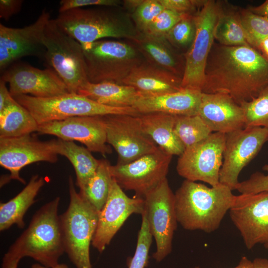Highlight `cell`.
<instances>
[{
    "mask_svg": "<svg viewBox=\"0 0 268 268\" xmlns=\"http://www.w3.org/2000/svg\"><path fill=\"white\" fill-rule=\"evenodd\" d=\"M268 86V59L250 45L213 44L201 92L223 93L237 103L251 100Z\"/></svg>",
    "mask_w": 268,
    "mask_h": 268,
    "instance_id": "1",
    "label": "cell"
},
{
    "mask_svg": "<svg viewBox=\"0 0 268 268\" xmlns=\"http://www.w3.org/2000/svg\"><path fill=\"white\" fill-rule=\"evenodd\" d=\"M232 191L220 183L209 188L185 180L174 194L178 223L187 230L215 231L234 201Z\"/></svg>",
    "mask_w": 268,
    "mask_h": 268,
    "instance_id": "2",
    "label": "cell"
},
{
    "mask_svg": "<svg viewBox=\"0 0 268 268\" xmlns=\"http://www.w3.org/2000/svg\"><path fill=\"white\" fill-rule=\"evenodd\" d=\"M60 201L57 197L37 210L4 256L20 260L29 257L49 268L59 264L65 253L58 213Z\"/></svg>",
    "mask_w": 268,
    "mask_h": 268,
    "instance_id": "3",
    "label": "cell"
},
{
    "mask_svg": "<svg viewBox=\"0 0 268 268\" xmlns=\"http://www.w3.org/2000/svg\"><path fill=\"white\" fill-rule=\"evenodd\" d=\"M69 202L60 215L65 252L76 268H92L90 246L97 226L98 212L75 189L68 177Z\"/></svg>",
    "mask_w": 268,
    "mask_h": 268,
    "instance_id": "4",
    "label": "cell"
},
{
    "mask_svg": "<svg viewBox=\"0 0 268 268\" xmlns=\"http://www.w3.org/2000/svg\"><path fill=\"white\" fill-rule=\"evenodd\" d=\"M116 6L78 8L59 13L57 24L81 45L104 38L134 39L138 35L127 20L122 19Z\"/></svg>",
    "mask_w": 268,
    "mask_h": 268,
    "instance_id": "5",
    "label": "cell"
},
{
    "mask_svg": "<svg viewBox=\"0 0 268 268\" xmlns=\"http://www.w3.org/2000/svg\"><path fill=\"white\" fill-rule=\"evenodd\" d=\"M31 114L38 124L77 116H104L139 114L133 107H116L99 104L78 93L40 98L30 95L13 97Z\"/></svg>",
    "mask_w": 268,
    "mask_h": 268,
    "instance_id": "6",
    "label": "cell"
},
{
    "mask_svg": "<svg viewBox=\"0 0 268 268\" xmlns=\"http://www.w3.org/2000/svg\"><path fill=\"white\" fill-rule=\"evenodd\" d=\"M44 60L67 85L69 93H77L87 81L81 44L51 19L44 30Z\"/></svg>",
    "mask_w": 268,
    "mask_h": 268,
    "instance_id": "7",
    "label": "cell"
},
{
    "mask_svg": "<svg viewBox=\"0 0 268 268\" xmlns=\"http://www.w3.org/2000/svg\"><path fill=\"white\" fill-rule=\"evenodd\" d=\"M88 80L120 84L142 62L135 49L125 43L98 40L81 45Z\"/></svg>",
    "mask_w": 268,
    "mask_h": 268,
    "instance_id": "8",
    "label": "cell"
},
{
    "mask_svg": "<svg viewBox=\"0 0 268 268\" xmlns=\"http://www.w3.org/2000/svg\"><path fill=\"white\" fill-rule=\"evenodd\" d=\"M219 10L220 4L217 2L205 0L193 16L195 35L185 56L181 84L183 88L202 90L207 60L214 44V30Z\"/></svg>",
    "mask_w": 268,
    "mask_h": 268,
    "instance_id": "9",
    "label": "cell"
},
{
    "mask_svg": "<svg viewBox=\"0 0 268 268\" xmlns=\"http://www.w3.org/2000/svg\"><path fill=\"white\" fill-rule=\"evenodd\" d=\"M144 212L156 249L153 258L162 261L172 251L173 235L177 226L175 194L164 179L144 197Z\"/></svg>",
    "mask_w": 268,
    "mask_h": 268,
    "instance_id": "10",
    "label": "cell"
},
{
    "mask_svg": "<svg viewBox=\"0 0 268 268\" xmlns=\"http://www.w3.org/2000/svg\"><path fill=\"white\" fill-rule=\"evenodd\" d=\"M226 135L212 133L201 141L185 149L178 159V174L189 181L218 185L223 163Z\"/></svg>",
    "mask_w": 268,
    "mask_h": 268,
    "instance_id": "11",
    "label": "cell"
},
{
    "mask_svg": "<svg viewBox=\"0 0 268 268\" xmlns=\"http://www.w3.org/2000/svg\"><path fill=\"white\" fill-rule=\"evenodd\" d=\"M172 155L160 147L125 164L110 165L112 177L125 190L142 198L157 187L168 172Z\"/></svg>",
    "mask_w": 268,
    "mask_h": 268,
    "instance_id": "12",
    "label": "cell"
},
{
    "mask_svg": "<svg viewBox=\"0 0 268 268\" xmlns=\"http://www.w3.org/2000/svg\"><path fill=\"white\" fill-rule=\"evenodd\" d=\"M31 134L0 138V165L10 172L0 182L1 186L11 180L24 184L19 172L29 164L40 161L54 163L58 161L57 139L42 141Z\"/></svg>",
    "mask_w": 268,
    "mask_h": 268,
    "instance_id": "13",
    "label": "cell"
},
{
    "mask_svg": "<svg viewBox=\"0 0 268 268\" xmlns=\"http://www.w3.org/2000/svg\"><path fill=\"white\" fill-rule=\"evenodd\" d=\"M219 183L235 190L242 169L268 141V130L263 127L245 128L225 134Z\"/></svg>",
    "mask_w": 268,
    "mask_h": 268,
    "instance_id": "14",
    "label": "cell"
},
{
    "mask_svg": "<svg viewBox=\"0 0 268 268\" xmlns=\"http://www.w3.org/2000/svg\"><path fill=\"white\" fill-rule=\"evenodd\" d=\"M137 116H102L107 142L114 147L118 154L117 164L131 162L155 151L158 147L143 131Z\"/></svg>",
    "mask_w": 268,
    "mask_h": 268,
    "instance_id": "15",
    "label": "cell"
},
{
    "mask_svg": "<svg viewBox=\"0 0 268 268\" xmlns=\"http://www.w3.org/2000/svg\"><path fill=\"white\" fill-rule=\"evenodd\" d=\"M50 14L44 9L33 23L22 28L0 24V70L2 73L19 59L27 56L45 58L43 37Z\"/></svg>",
    "mask_w": 268,
    "mask_h": 268,
    "instance_id": "16",
    "label": "cell"
},
{
    "mask_svg": "<svg viewBox=\"0 0 268 268\" xmlns=\"http://www.w3.org/2000/svg\"><path fill=\"white\" fill-rule=\"evenodd\" d=\"M144 209L143 198L137 196L129 197L112 177L108 199L98 212L92 246L102 253L128 218L134 213L142 215Z\"/></svg>",
    "mask_w": 268,
    "mask_h": 268,
    "instance_id": "17",
    "label": "cell"
},
{
    "mask_svg": "<svg viewBox=\"0 0 268 268\" xmlns=\"http://www.w3.org/2000/svg\"><path fill=\"white\" fill-rule=\"evenodd\" d=\"M229 211L248 249L268 243V192L236 196Z\"/></svg>",
    "mask_w": 268,
    "mask_h": 268,
    "instance_id": "18",
    "label": "cell"
},
{
    "mask_svg": "<svg viewBox=\"0 0 268 268\" xmlns=\"http://www.w3.org/2000/svg\"><path fill=\"white\" fill-rule=\"evenodd\" d=\"M0 79L8 83L12 97L29 94L48 98L69 93L64 81L51 67L41 69L26 63H14L1 73Z\"/></svg>",
    "mask_w": 268,
    "mask_h": 268,
    "instance_id": "19",
    "label": "cell"
},
{
    "mask_svg": "<svg viewBox=\"0 0 268 268\" xmlns=\"http://www.w3.org/2000/svg\"><path fill=\"white\" fill-rule=\"evenodd\" d=\"M39 134H49L67 141H77L91 152L103 156L112 152L107 143L106 133L102 116H77L39 125Z\"/></svg>",
    "mask_w": 268,
    "mask_h": 268,
    "instance_id": "20",
    "label": "cell"
},
{
    "mask_svg": "<svg viewBox=\"0 0 268 268\" xmlns=\"http://www.w3.org/2000/svg\"><path fill=\"white\" fill-rule=\"evenodd\" d=\"M198 115L212 133L226 134L245 128L242 108L225 94L202 92Z\"/></svg>",
    "mask_w": 268,
    "mask_h": 268,
    "instance_id": "21",
    "label": "cell"
},
{
    "mask_svg": "<svg viewBox=\"0 0 268 268\" xmlns=\"http://www.w3.org/2000/svg\"><path fill=\"white\" fill-rule=\"evenodd\" d=\"M202 92L182 88L173 93L157 96L140 94L133 107L139 114L163 113L176 116L198 114Z\"/></svg>",
    "mask_w": 268,
    "mask_h": 268,
    "instance_id": "22",
    "label": "cell"
},
{
    "mask_svg": "<svg viewBox=\"0 0 268 268\" xmlns=\"http://www.w3.org/2000/svg\"><path fill=\"white\" fill-rule=\"evenodd\" d=\"M182 77L150 63H142L120 84L131 86L141 95L157 96L181 90Z\"/></svg>",
    "mask_w": 268,
    "mask_h": 268,
    "instance_id": "23",
    "label": "cell"
},
{
    "mask_svg": "<svg viewBox=\"0 0 268 268\" xmlns=\"http://www.w3.org/2000/svg\"><path fill=\"white\" fill-rule=\"evenodd\" d=\"M137 117L143 131L158 147L172 156L183 153L185 148L174 130L176 115L150 113Z\"/></svg>",
    "mask_w": 268,
    "mask_h": 268,
    "instance_id": "24",
    "label": "cell"
},
{
    "mask_svg": "<svg viewBox=\"0 0 268 268\" xmlns=\"http://www.w3.org/2000/svg\"><path fill=\"white\" fill-rule=\"evenodd\" d=\"M44 177L33 175L28 183L16 196L6 202L0 203V231L8 229L13 224L23 228V218L30 207L35 202V198L45 185Z\"/></svg>",
    "mask_w": 268,
    "mask_h": 268,
    "instance_id": "25",
    "label": "cell"
},
{
    "mask_svg": "<svg viewBox=\"0 0 268 268\" xmlns=\"http://www.w3.org/2000/svg\"><path fill=\"white\" fill-rule=\"evenodd\" d=\"M77 93L104 105L116 107H133L140 94L133 87L113 82L87 81Z\"/></svg>",
    "mask_w": 268,
    "mask_h": 268,
    "instance_id": "26",
    "label": "cell"
},
{
    "mask_svg": "<svg viewBox=\"0 0 268 268\" xmlns=\"http://www.w3.org/2000/svg\"><path fill=\"white\" fill-rule=\"evenodd\" d=\"M58 155L67 157L75 172L76 185L80 192L96 172L100 160L96 159L87 148L76 144L74 141L57 139Z\"/></svg>",
    "mask_w": 268,
    "mask_h": 268,
    "instance_id": "27",
    "label": "cell"
},
{
    "mask_svg": "<svg viewBox=\"0 0 268 268\" xmlns=\"http://www.w3.org/2000/svg\"><path fill=\"white\" fill-rule=\"evenodd\" d=\"M39 125L29 111L14 99L0 113V138L20 136L37 132Z\"/></svg>",
    "mask_w": 268,
    "mask_h": 268,
    "instance_id": "28",
    "label": "cell"
},
{
    "mask_svg": "<svg viewBox=\"0 0 268 268\" xmlns=\"http://www.w3.org/2000/svg\"><path fill=\"white\" fill-rule=\"evenodd\" d=\"M165 40L143 34L137 35L133 41L141 53L151 61L150 64L178 75L180 70L179 61L165 44Z\"/></svg>",
    "mask_w": 268,
    "mask_h": 268,
    "instance_id": "29",
    "label": "cell"
},
{
    "mask_svg": "<svg viewBox=\"0 0 268 268\" xmlns=\"http://www.w3.org/2000/svg\"><path fill=\"white\" fill-rule=\"evenodd\" d=\"M214 39L227 46L250 45L241 24L239 12L220 10L214 30Z\"/></svg>",
    "mask_w": 268,
    "mask_h": 268,
    "instance_id": "30",
    "label": "cell"
},
{
    "mask_svg": "<svg viewBox=\"0 0 268 268\" xmlns=\"http://www.w3.org/2000/svg\"><path fill=\"white\" fill-rule=\"evenodd\" d=\"M110 165L108 160H100L96 172L83 191L79 192L98 212L103 207L109 195L112 180Z\"/></svg>",
    "mask_w": 268,
    "mask_h": 268,
    "instance_id": "31",
    "label": "cell"
},
{
    "mask_svg": "<svg viewBox=\"0 0 268 268\" xmlns=\"http://www.w3.org/2000/svg\"><path fill=\"white\" fill-rule=\"evenodd\" d=\"M174 130L185 148L201 141L212 133L199 115L176 116Z\"/></svg>",
    "mask_w": 268,
    "mask_h": 268,
    "instance_id": "32",
    "label": "cell"
},
{
    "mask_svg": "<svg viewBox=\"0 0 268 268\" xmlns=\"http://www.w3.org/2000/svg\"><path fill=\"white\" fill-rule=\"evenodd\" d=\"M240 105L244 113L245 128L263 127L268 130V86L257 97Z\"/></svg>",
    "mask_w": 268,
    "mask_h": 268,
    "instance_id": "33",
    "label": "cell"
},
{
    "mask_svg": "<svg viewBox=\"0 0 268 268\" xmlns=\"http://www.w3.org/2000/svg\"><path fill=\"white\" fill-rule=\"evenodd\" d=\"M239 13L248 43L258 50L260 43L268 38V19L249 9L240 10Z\"/></svg>",
    "mask_w": 268,
    "mask_h": 268,
    "instance_id": "34",
    "label": "cell"
},
{
    "mask_svg": "<svg viewBox=\"0 0 268 268\" xmlns=\"http://www.w3.org/2000/svg\"><path fill=\"white\" fill-rule=\"evenodd\" d=\"M187 14H189L165 9L149 25L142 34L154 38L165 39L174 25Z\"/></svg>",
    "mask_w": 268,
    "mask_h": 268,
    "instance_id": "35",
    "label": "cell"
},
{
    "mask_svg": "<svg viewBox=\"0 0 268 268\" xmlns=\"http://www.w3.org/2000/svg\"><path fill=\"white\" fill-rule=\"evenodd\" d=\"M141 216V224L137 236L135 251L130 262L129 268H145L148 262V253L152 243V236L149 229L144 211Z\"/></svg>",
    "mask_w": 268,
    "mask_h": 268,
    "instance_id": "36",
    "label": "cell"
},
{
    "mask_svg": "<svg viewBox=\"0 0 268 268\" xmlns=\"http://www.w3.org/2000/svg\"><path fill=\"white\" fill-rule=\"evenodd\" d=\"M195 35V25L193 16L187 14L170 30L165 39L179 47L189 45L193 41Z\"/></svg>",
    "mask_w": 268,
    "mask_h": 268,
    "instance_id": "37",
    "label": "cell"
},
{
    "mask_svg": "<svg viewBox=\"0 0 268 268\" xmlns=\"http://www.w3.org/2000/svg\"><path fill=\"white\" fill-rule=\"evenodd\" d=\"M164 9L158 0H141L133 13V19L137 29L143 33Z\"/></svg>",
    "mask_w": 268,
    "mask_h": 268,
    "instance_id": "38",
    "label": "cell"
},
{
    "mask_svg": "<svg viewBox=\"0 0 268 268\" xmlns=\"http://www.w3.org/2000/svg\"><path fill=\"white\" fill-rule=\"evenodd\" d=\"M266 169L268 172V167ZM236 190L241 194H256L268 192V173L267 175L260 172L253 173L248 179L239 182Z\"/></svg>",
    "mask_w": 268,
    "mask_h": 268,
    "instance_id": "39",
    "label": "cell"
},
{
    "mask_svg": "<svg viewBox=\"0 0 268 268\" xmlns=\"http://www.w3.org/2000/svg\"><path fill=\"white\" fill-rule=\"evenodd\" d=\"M120 1L116 0H62L60 2L59 13L87 6H118Z\"/></svg>",
    "mask_w": 268,
    "mask_h": 268,
    "instance_id": "40",
    "label": "cell"
},
{
    "mask_svg": "<svg viewBox=\"0 0 268 268\" xmlns=\"http://www.w3.org/2000/svg\"><path fill=\"white\" fill-rule=\"evenodd\" d=\"M165 9L179 13L191 14L196 7H201L205 0H158Z\"/></svg>",
    "mask_w": 268,
    "mask_h": 268,
    "instance_id": "41",
    "label": "cell"
},
{
    "mask_svg": "<svg viewBox=\"0 0 268 268\" xmlns=\"http://www.w3.org/2000/svg\"><path fill=\"white\" fill-rule=\"evenodd\" d=\"M23 3L22 0H0V18L8 20L20 11Z\"/></svg>",
    "mask_w": 268,
    "mask_h": 268,
    "instance_id": "42",
    "label": "cell"
},
{
    "mask_svg": "<svg viewBox=\"0 0 268 268\" xmlns=\"http://www.w3.org/2000/svg\"><path fill=\"white\" fill-rule=\"evenodd\" d=\"M6 83L3 80L0 79V113L6 109L14 100Z\"/></svg>",
    "mask_w": 268,
    "mask_h": 268,
    "instance_id": "43",
    "label": "cell"
},
{
    "mask_svg": "<svg viewBox=\"0 0 268 268\" xmlns=\"http://www.w3.org/2000/svg\"><path fill=\"white\" fill-rule=\"evenodd\" d=\"M249 9L254 13L268 19V0L258 6H250Z\"/></svg>",
    "mask_w": 268,
    "mask_h": 268,
    "instance_id": "44",
    "label": "cell"
},
{
    "mask_svg": "<svg viewBox=\"0 0 268 268\" xmlns=\"http://www.w3.org/2000/svg\"><path fill=\"white\" fill-rule=\"evenodd\" d=\"M20 259L3 256L2 260L1 268H18Z\"/></svg>",
    "mask_w": 268,
    "mask_h": 268,
    "instance_id": "45",
    "label": "cell"
},
{
    "mask_svg": "<svg viewBox=\"0 0 268 268\" xmlns=\"http://www.w3.org/2000/svg\"><path fill=\"white\" fill-rule=\"evenodd\" d=\"M252 268H268V260L257 258L252 262Z\"/></svg>",
    "mask_w": 268,
    "mask_h": 268,
    "instance_id": "46",
    "label": "cell"
},
{
    "mask_svg": "<svg viewBox=\"0 0 268 268\" xmlns=\"http://www.w3.org/2000/svg\"><path fill=\"white\" fill-rule=\"evenodd\" d=\"M252 262L248 258L244 256L242 257L238 265L233 268H252Z\"/></svg>",
    "mask_w": 268,
    "mask_h": 268,
    "instance_id": "47",
    "label": "cell"
},
{
    "mask_svg": "<svg viewBox=\"0 0 268 268\" xmlns=\"http://www.w3.org/2000/svg\"><path fill=\"white\" fill-rule=\"evenodd\" d=\"M258 50L268 59V38L264 39L260 43Z\"/></svg>",
    "mask_w": 268,
    "mask_h": 268,
    "instance_id": "48",
    "label": "cell"
},
{
    "mask_svg": "<svg viewBox=\"0 0 268 268\" xmlns=\"http://www.w3.org/2000/svg\"><path fill=\"white\" fill-rule=\"evenodd\" d=\"M31 268H49L45 267L38 263L34 264L32 265ZM50 268H68L67 265L65 264H59L54 267Z\"/></svg>",
    "mask_w": 268,
    "mask_h": 268,
    "instance_id": "49",
    "label": "cell"
},
{
    "mask_svg": "<svg viewBox=\"0 0 268 268\" xmlns=\"http://www.w3.org/2000/svg\"><path fill=\"white\" fill-rule=\"evenodd\" d=\"M265 245V247L266 248H268V244H266L264 245Z\"/></svg>",
    "mask_w": 268,
    "mask_h": 268,
    "instance_id": "50",
    "label": "cell"
},
{
    "mask_svg": "<svg viewBox=\"0 0 268 268\" xmlns=\"http://www.w3.org/2000/svg\"><path fill=\"white\" fill-rule=\"evenodd\" d=\"M193 268H200L199 267H198V266H197V267H195Z\"/></svg>",
    "mask_w": 268,
    "mask_h": 268,
    "instance_id": "51",
    "label": "cell"
}]
</instances>
